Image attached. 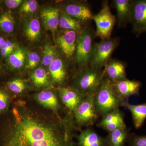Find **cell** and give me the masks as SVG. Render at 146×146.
<instances>
[{
	"label": "cell",
	"mask_w": 146,
	"mask_h": 146,
	"mask_svg": "<svg viewBox=\"0 0 146 146\" xmlns=\"http://www.w3.org/2000/svg\"><path fill=\"white\" fill-rule=\"evenodd\" d=\"M128 140L131 146H146V135L138 136L133 133Z\"/></svg>",
	"instance_id": "cell-30"
},
{
	"label": "cell",
	"mask_w": 146,
	"mask_h": 146,
	"mask_svg": "<svg viewBox=\"0 0 146 146\" xmlns=\"http://www.w3.org/2000/svg\"><path fill=\"white\" fill-rule=\"evenodd\" d=\"M17 112L13 132L4 146H76L65 121L55 127L29 112Z\"/></svg>",
	"instance_id": "cell-1"
},
{
	"label": "cell",
	"mask_w": 146,
	"mask_h": 146,
	"mask_svg": "<svg viewBox=\"0 0 146 146\" xmlns=\"http://www.w3.org/2000/svg\"><path fill=\"white\" fill-rule=\"evenodd\" d=\"M94 102L97 114L102 117L119 109L125 102L116 93L113 83L104 76L94 94Z\"/></svg>",
	"instance_id": "cell-2"
},
{
	"label": "cell",
	"mask_w": 146,
	"mask_h": 146,
	"mask_svg": "<svg viewBox=\"0 0 146 146\" xmlns=\"http://www.w3.org/2000/svg\"><path fill=\"white\" fill-rule=\"evenodd\" d=\"M0 73H1V70H0Z\"/></svg>",
	"instance_id": "cell-37"
},
{
	"label": "cell",
	"mask_w": 146,
	"mask_h": 146,
	"mask_svg": "<svg viewBox=\"0 0 146 146\" xmlns=\"http://www.w3.org/2000/svg\"><path fill=\"white\" fill-rule=\"evenodd\" d=\"M23 2V1L22 0H5L4 1L6 6L10 9L16 8L22 4Z\"/></svg>",
	"instance_id": "cell-33"
},
{
	"label": "cell",
	"mask_w": 146,
	"mask_h": 146,
	"mask_svg": "<svg viewBox=\"0 0 146 146\" xmlns=\"http://www.w3.org/2000/svg\"><path fill=\"white\" fill-rule=\"evenodd\" d=\"M122 106L128 110L131 113L133 125L136 129L140 128L146 119V103L133 105L125 101Z\"/></svg>",
	"instance_id": "cell-18"
},
{
	"label": "cell",
	"mask_w": 146,
	"mask_h": 146,
	"mask_svg": "<svg viewBox=\"0 0 146 146\" xmlns=\"http://www.w3.org/2000/svg\"><path fill=\"white\" fill-rule=\"evenodd\" d=\"M35 97L40 104L47 108L56 109L59 106L57 97L52 91H42L36 94Z\"/></svg>",
	"instance_id": "cell-21"
},
{
	"label": "cell",
	"mask_w": 146,
	"mask_h": 146,
	"mask_svg": "<svg viewBox=\"0 0 146 146\" xmlns=\"http://www.w3.org/2000/svg\"><path fill=\"white\" fill-rule=\"evenodd\" d=\"M37 9V3L35 0H28L22 3L20 8L21 13H33L35 12Z\"/></svg>",
	"instance_id": "cell-29"
},
{
	"label": "cell",
	"mask_w": 146,
	"mask_h": 146,
	"mask_svg": "<svg viewBox=\"0 0 146 146\" xmlns=\"http://www.w3.org/2000/svg\"><path fill=\"white\" fill-rule=\"evenodd\" d=\"M113 87L116 93L124 102L128 101L131 96L139 94L142 83L136 80L127 79L117 83H113Z\"/></svg>",
	"instance_id": "cell-12"
},
{
	"label": "cell",
	"mask_w": 146,
	"mask_h": 146,
	"mask_svg": "<svg viewBox=\"0 0 146 146\" xmlns=\"http://www.w3.org/2000/svg\"><path fill=\"white\" fill-rule=\"evenodd\" d=\"M65 62L60 58H56L49 65V70L53 80L58 84L63 83L68 77Z\"/></svg>",
	"instance_id": "cell-17"
},
{
	"label": "cell",
	"mask_w": 146,
	"mask_h": 146,
	"mask_svg": "<svg viewBox=\"0 0 146 146\" xmlns=\"http://www.w3.org/2000/svg\"><path fill=\"white\" fill-rule=\"evenodd\" d=\"M112 1L117 11L118 26L119 28H125L130 23L133 0H114Z\"/></svg>",
	"instance_id": "cell-13"
},
{
	"label": "cell",
	"mask_w": 146,
	"mask_h": 146,
	"mask_svg": "<svg viewBox=\"0 0 146 146\" xmlns=\"http://www.w3.org/2000/svg\"><path fill=\"white\" fill-rule=\"evenodd\" d=\"M14 50L8 49L5 47H3L1 50V55L3 57H8Z\"/></svg>",
	"instance_id": "cell-34"
},
{
	"label": "cell",
	"mask_w": 146,
	"mask_h": 146,
	"mask_svg": "<svg viewBox=\"0 0 146 146\" xmlns=\"http://www.w3.org/2000/svg\"><path fill=\"white\" fill-rule=\"evenodd\" d=\"M93 20L96 27V37L101 39L111 38L116 18L111 13L108 1L103 2L101 9L98 13L93 16Z\"/></svg>",
	"instance_id": "cell-6"
},
{
	"label": "cell",
	"mask_w": 146,
	"mask_h": 146,
	"mask_svg": "<svg viewBox=\"0 0 146 146\" xmlns=\"http://www.w3.org/2000/svg\"><path fill=\"white\" fill-rule=\"evenodd\" d=\"M130 129L121 128L108 132L107 146H124L130 136Z\"/></svg>",
	"instance_id": "cell-19"
},
{
	"label": "cell",
	"mask_w": 146,
	"mask_h": 146,
	"mask_svg": "<svg viewBox=\"0 0 146 146\" xmlns=\"http://www.w3.org/2000/svg\"><path fill=\"white\" fill-rule=\"evenodd\" d=\"M15 19L12 14L6 12L0 16V30L7 33L13 32L15 26Z\"/></svg>",
	"instance_id": "cell-25"
},
{
	"label": "cell",
	"mask_w": 146,
	"mask_h": 146,
	"mask_svg": "<svg viewBox=\"0 0 146 146\" xmlns=\"http://www.w3.org/2000/svg\"><path fill=\"white\" fill-rule=\"evenodd\" d=\"M6 42V41H5V39H4L3 37L0 36V45L2 47H3L5 45Z\"/></svg>",
	"instance_id": "cell-35"
},
{
	"label": "cell",
	"mask_w": 146,
	"mask_h": 146,
	"mask_svg": "<svg viewBox=\"0 0 146 146\" xmlns=\"http://www.w3.org/2000/svg\"><path fill=\"white\" fill-rule=\"evenodd\" d=\"M25 51L23 48L18 47L8 56L7 61L11 67L14 69H19L23 66L25 61Z\"/></svg>",
	"instance_id": "cell-23"
},
{
	"label": "cell",
	"mask_w": 146,
	"mask_h": 146,
	"mask_svg": "<svg viewBox=\"0 0 146 146\" xmlns=\"http://www.w3.org/2000/svg\"><path fill=\"white\" fill-rule=\"evenodd\" d=\"M119 37L101 39L93 44L89 65L97 68H104L111 59L113 52L119 45Z\"/></svg>",
	"instance_id": "cell-4"
},
{
	"label": "cell",
	"mask_w": 146,
	"mask_h": 146,
	"mask_svg": "<svg viewBox=\"0 0 146 146\" xmlns=\"http://www.w3.org/2000/svg\"><path fill=\"white\" fill-rule=\"evenodd\" d=\"M25 31L29 40L35 41L41 35L40 22L37 18H33L25 23Z\"/></svg>",
	"instance_id": "cell-22"
},
{
	"label": "cell",
	"mask_w": 146,
	"mask_h": 146,
	"mask_svg": "<svg viewBox=\"0 0 146 146\" xmlns=\"http://www.w3.org/2000/svg\"><path fill=\"white\" fill-rule=\"evenodd\" d=\"M3 47L1 46L0 45V50H1V49Z\"/></svg>",
	"instance_id": "cell-36"
},
{
	"label": "cell",
	"mask_w": 146,
	"mask_h": 146,
	"mask_svg": "<svg viewBox=\"0 0 146 146\" xmlns=\"http://www.w3.org/2000/svg\"><path fill=\"white\" fill-rule=\"evenodd\" d=\"M77 141L78 146H107L106 138L100 136L91 127L81 131Z\"/></svg>",
	"instance_id": "cell-15"
},
{
	"label": "cell",
	"mask_w": 146,
	"mask_h": 146,
	"mask_svg": "<svg viewBox=\"0 0 146 146\" xmlns=\"http://www.w3.org/2000/svg\"><path fill=\"white\" fill-rule=\"evenodd\" d=\"M125 123L123 113L120 110H115L108 113L102 117L98 126L102 128L106 125H111L119 123Z\"/></svg>",
	"instance_id": "cell-24"
},
{
	"label": "cell",
	"mask_w": 146,
	"mask_h": 146,
	"mask_svg": "<svg viewBox=\"0 0 146 146\" xmlns=\"http://www.w3.org/2000/svg\"><path fill=\"white\" fill-rule=\"evenodd\" d=\"M63 12L84 24L93 20L92 11L86 2L67 3L63 6Z\"/></svg>",
	"instance_id": "cell-10"
},
{
	"label": "cell",
	"mask_w": 146,
	"mask_h": 146,
	"mask_svg": "<svg viewBox=\"0 0 146 146\" xmlns=\"http://www.w3.org/2000/svg\"><path fill=\"white\" fill-rule=\"evenodd\" d=\"M95 37L96 32L87 27L80 33L77 42L75 59L77 65L80 69L89 65L93 41Z\"/></svg>",
	"instance_id": "cell-5"
},
{
	"label": "cell",
	"mask_w": 146,
	"mask_h": 146,
	"mask_svg": "<svg viewBox=\"0 0 146 146\" xmlns=\"http://www.w3.org/2000/svg\"><path fill=\"white\" fill-rule=\"evenodd\" d=\"M31 77L35 86L36 87H44L49 84L48 74L44 68H36L32 74Z\"/></svg>",
	"instance_id": "cell-26"
},
{
	"label": "cell",
	"mask_w": 146,
	"mask_h": 146,
	"mask_svg": "<svg viewBox=\"0 0 146 146\" xmlns=\"http://www.w3.org/2000/svg\"><path fill=\"white\" fill-rule=\"evenodd\" d=\"M104 76L112 83L127 79L125 63L121 60L111 58L104 68Z\"/></svg>",
	"instance_id": "cell-11"
},
{
	"label": "cell",
	"mask_w": 146,
	"mask_h": 146,
	"mask_svg": "<svg viewBox=\"0 0 146 146\" xmlns=\"http://www.w3.org/2000/svg\"><path fill=\"white\" fill-rule=\"evenodd\" d=\"M60 11L58 9L47 7L43 9L40 13L45 28L51 31H55L59 26Z\"/></svg>",
	"instance_id": "cell-16"
},
{
	"label": "cell",
	"mask_w": 146,
	"mask_h": 146,
	"mask_svg": "<svg viewBox=\"0 0 146 146\" xmlns=\"http://www.w3.org/2000/svg\"><path fill=\"white\" fill-rule=\"evenodd\" d=\"M7 86L9 90L15 94L22 93L26 88L25 81L20 78L15 79L9 82Z\"/></svg>",
	"instance_id": "cell-28"
},
{
	"label": "cell",
	"mask_w": 146,
	"mask_h": 146,
	"mask_svg": "<svg viewBox=\"0 0 146 146\" xmlns=\"http://www.w3.org/2000/svg\"><path fill=\"white\" fill-rule=\"evenodd\" d=\"M40 60V56L36 53L30 52L27 56L26 68L29 69H34L38 65Z\"/></svg>",
	"instance_id": "cell-31"
},
{
	"label": "cell",
	"mask_w": 146,
	"mask_h": 146,
	"mask_svg": "<svg viewBox=\"0 0 146 146\" xmlns=\"http://www.w3.org/2000/svg\"><path fill=\"white\" fill-rule=\"evenodd\" d=\"M9 96L5 91L0 90V112L5 110L8 104Z\"/></svg>",
	"instance_id": "cell-32"
},
{
	"label": "cell",
	"mask_w": 146,
	"mask_h": 146,
	"mask_svg": "<svg viewBox=\"0 0 146 146\" xmlns=\"http://www.w3.org/2000/svg\"><path fill=\"white\" fill-rule=\"evenodd\" d=\"M84 25L64 12L60 13L59 26L63 30L80 32L86 27Z\"/></svg>",
	"instance_id": "cell-20"
},
{
	"label": "cell",
	"mask_w": 146,
	"mask_h": 146,
	"mask_svg": "<svg viewBox=\"0 0 146 146\" xmlns=\"http://www.w3.org/2000/svg\"><path fill=\"white\" fill-rule=\"evenodd\" d=\"M104 68L90 65L81 68L73 78L71 88L86 96L95 94L104 77Z\"/></svg>",
	"instance_id": "cell-3"
},
{
	"label": "cell",
	"mask_w": 146,
	"mask_h": 146,
	"mask_svg": "<svg viewBox=\"0 0 146 146\" xmlns=\"http://www.w3.org/2000/svg\"><path fill=\"white\" fill-rule=\"evenodd\" d=\"M59 95L63 104L72 112L86 96L70 86L60 87Z\"/></svg>",
	"instance_id": "cell-14"
},
{
	"label": "cell",
	"mask_w": 146,
	"mask_h": 146,
	"mask_svg": "<svg viewBox=\"0 0 146 146\" xmlns=\"http://www.w3.org/2000/svg\"><path fill=\"white\" fill-rule=\"evenodd\" d=\"M94 95L86 96L73 112L75 121L79 125L90 126L97 121L99 116L94 104Z\"/></svg>",
	"instance_id": "cell-7"
},
{
	"label": "cell",
	"mask_w": 146,
	"mask_h": 146,
	"mask_svg": "<svg viewBox=\"0 0 146 146\" xmlns=\"http://www.w3.org/2000/svg\"><path fill=\"white\" fill-rule=\"evenodd\" d=\"M80 33L63 30V31L60 32L56 36L58 45L68 59H71L75 56L77 42Z\"/></svg>",
	"instance_id": "cell-9"
},
{
	"label": "cell",
	"mask_w": 146,
	"mask_h": 146,
	"mask_svg": "<svg viewBox=\"0 0 146 146\" xmlns=\"http://www.w3.org/2000/svg\"><path fill=\"white\" fill-rule=\"evenodd\" d=\"M129 23L136 37L146 32V0H133Z\"/></svg>",
	"instance_id": "cell-8"
},
{
	"label": "cell",
	"mask_w": 146,
	"mask_h": 146,
	"mask_svg": "<svg viewBox=\"0 0 146 146\" xmlns=\"http://www.w3.org/2000/svg\"><path fill=\"white\" fill-rule=\"evenodd\" d=\"M56 50L52 45L47 44L44 47L42 56V63L44 66H49L56 58Z\"/></svg>",
	"instance_id": "cell-27"
}]
</instances>
